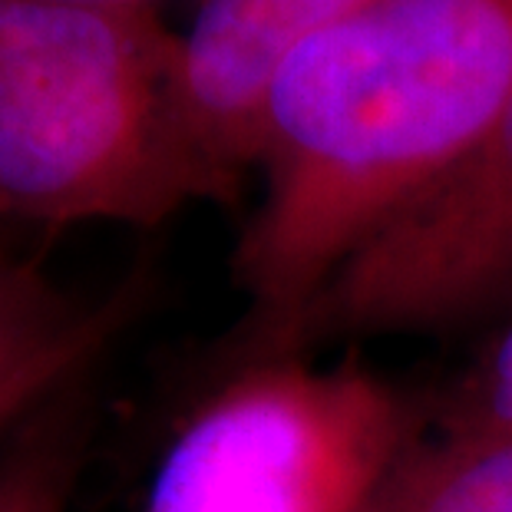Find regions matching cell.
Listing matches in <instances>:
<instances>
[{
    "label": "cell",
    "mask_w": 512,
    "mask_h": 512,
    "mask_svg": "<svg viewBox=\"0 0 512 512\" xmlns=\"http://www.w3.org/2000/svg\"><path fill=\"white\" fill-rule=\"evenodd\" d=\"M512 93V0H370L301 43L261 113L235 245L238 351L285 324L460 166Z\"/></svg>",
    "instance_id": "1"
},
{
    "label": "cell",
    "mask_w": 512,
    "mask_h": 512,
    "mask_svg": "<svg viewBox=\"0 0 512 512\" xmlns=\"http://www.w3.org/2000/svg\"><path fill=\"white\" fill-rule=\"evenodd\" d=\"M156 7L0 0V225H156L205 189Z\"/></svg>",
    "instance_id": "2"
},
{
    "label": "cell",
    "mask_w": 512,
    "mask_h": 512,
    "mask_svg": "<svg viewBox=\"0 0 512 512\" xmlns=\"http://www.w3.org/2000/svg\"><path fill=\"white\" fill-rule=\"evenodd\" d=\"M420 400L354 361L232 357L185 413L139 512H370Z\"/></svg>",
    "instance_id": "3"
},
{
    "label": "cell",
    "mask_w": 512,
    "mask_h": 512,
    "mask_svg": "<svg viewBox=\"0 0 512 512\" xmlns=\"http://www.w3.org/2000/svg\"><path fill=\"white\" fill-rule=\"evenodd\" d=\"M512 314V93L460 166L367 242L265 344L311 354L387 334H443Z\"/></svg>",
    "instance_id": "4"
},
{
    "label": "cell",
    "mask_w": 512,
    "mask_h": 512,
    "mask_svg": "<svg viewBox=\"0 0 512 512\" xmlns=\"http://www.w3.org/2000/svg\"><path fill=\"white\" fill-rule=\"evenodd\" d=\"M370 0H202L179 40L176 119L205 199L232 202L258 162L261 113L304 40Z\"/></svg>",
    "instance_id": "5"
},
{
    "label": "cell",
    "mask_w": 512,
    "mask_h": 512,
    "mask_svg": "<svg viewBox=\"0 0 512 512\" xmlns=\"http://www.w3.org/2000/svg\"><path fill=\"white\" fill-rule=\"evenodd\" d=\"M136 291L73 298L0 245V427L60 397L136 311Z\"/></svg>",
    "instance_id": "6"
},
{
    "label": "cell",
    "mask_w": 512,
    "mask_h": 512,
    "mask_svg": "<svg viewBox=\"0 0 512 512\" xmlns=\"http://www.w3.org/2000/svg\"><path fill=\"white\" fill-rule=\"evenodd\" d=\"M370 512H512V437L420 417Z\"/></svg>",
    "instance_id": "7"
},
{
    "label": "cell",
    "mask_w": 512,
    "mask_h": 512,
    "mask_svg": "<svg viewBox=\"0 0 512 512\" xmlns=\"http://www.w3.org/2000/svg\"><path fill=\"white\" fill-rule=\"evenodd\" d=\"M83 440V407L67 390L43 403L0 456V512H67Z\"/></svg>",
    "instance_id": "8"
},
{
    "label": "cell",
    "mask_w": 512,
    "mask_h": 512,
    "mask_svg": "<svg viewBox=\"0 0 512 512\" xmlns=\"http://www.w3.org/2000/svg\"><path fill=\"white\" fill-rule=\"evenodd\" d=\"M420 417L433 427L512 437V314L450 384L420 400Z\"/></svg>",
    "instance_id": "9"
},
{
    "label": "cell",
    "mask_w": 512,
    "mask_h": 512,
    "mask_svg": "<svg viewBox=\"0 0 512 512\" xmlns=\"http://www.w3.org/2000/svg\"><path fill=\"white\" fill-rule=\"evenodd\" d=\"M70 4H100V7H152L156 0H70Z\"/></svg>",
    "instance_id": "10"
},
{
    "label": "cell",
    "mask_w": 512,
    "mask_h": 512,
    "mask_svg": "<svg viewBox=\"0 0 512 512\" xmlns=\"http://www.w3.org/2000/svg\"><path fill=\"white\" fill-rule=\"evenodd\" d=\"M0 245H7V238H4V228H0Z\"/></svg>",
    "instance_id": "11"
}]
</instances>
